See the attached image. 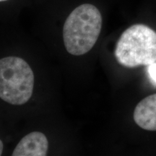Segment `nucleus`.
Returning <instances> with one entry per match:
<instances>
[{"label":"nucleus","mask_w":156,"mask_h":156,"mask_svg":"<svg viewBox=\"0 0 156 156\" xmlns=\"http://www.w3.org/2000/svg\"><path fill=\"white\" fill-rule=\"evenodd\" d=\"M102 28V16L96 7L83 4L70 13L63 28L64 44L68 53L80 56L95 46Z\"/></svg>","instance_id":"obj_1"},{"label":"nucleus","mask_w":156,"mask_h":156,"mask_svg":"<svg viewBox=\"0 0 156 156\" xmlns=\"http://www.w3.org/2000/svg\"><path fill=\"white\" fill-rule=\"evenodd\" d=\"M114 55L127 68L149 66L156 62V32L146 25L135 24L121 35Z\"/></svg>","instance_id":"obj_2"},{"label":"nucleus","mask_w":156,"mask_h":156,"mask_svg":"<svg viewBox=\"0 0 156 156\" xmlns=\"http://www.w3.org/2000/svg\"><path fill=\"white\" fill-rule=\"evenodd\" d=\"M34 75L23 58L7 56L0 59V98L15 106L25 104L32 96Z\"/></svg>","instance_id":"obj_3"},{"label":"nucleus","mask_w":156,"mask_h":156,"mask_svg":"<svg viewBox=\"0 0 156 156\" xmlns=\"http://www.w3.org/2000/svg\"><path fill=\"white\" fill-rule=\"evenodd\" d=\"M48 142L41 132H33L25 136L15 147L13 156H44L46 155Z\"/></svg>","instance_id":"obj_4"},{"label":"nucleus","mask_w":156,"mask_h":156,"mask_svg":"<svg viewBox=\"0 0 156 156\" xmlns=\"http://www.w3.org/2000/svg\"><path fill=\"white\" fill-rule=\"evenodd\" d=\"M134 120L140 127L148 131H156V94L148 95L136 105Z\"/></svg>","instance_id":"obj_5"},{"label":"nucleus","mask_w":156,"mask_h":156,"mask_svg":"<svg viewBox=\"0 0 156 156\" xmlns=\"http://www.w3.org/2000/svg\"><path fill=\"white\" fill-rule=\"evenodd\" d=\"M147 67V71L150 80H151V83L156 86V62L150 64Z\"/></svg>","instance_id":"obj_6"},{"label":"nucleus","mask_w":156,"mask_h":156,"mask_svg":"<svg viewBox=\"0 0 156 156\" xmlns=\"http://www.w3.org/2000/svg\"><path fill=\"white\" fill-rule=\"evenodd\" d=\"M3 149H4V145H3V142H2V140H0V155L2 154L3 152Z\"/></svg>","instance_id":"obj_7"},{"label":"nucleus","mask_w":156,"mask_h":156,"mask_svg":"<svg viewBox=\"0 0 156 156\" xmlns=\"http://www.w3.org/2000/svg\"><path fill=\"white\" fill-rule=\"evenodd\" d=\"M5 1H7V0H0V2H5Z\"/></svg>","instance_id":"obj_8"}]
</instances>
